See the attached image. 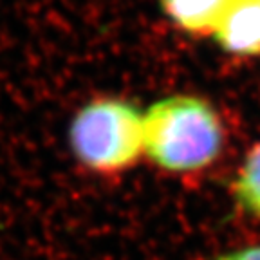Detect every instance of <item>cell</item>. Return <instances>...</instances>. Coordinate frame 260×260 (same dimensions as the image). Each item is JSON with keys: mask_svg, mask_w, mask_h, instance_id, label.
Here are the masks:
<instances>
[{"mask_svg": "<svg viewBox=\"0 0 260 260\" xmlns=\"http://www.w3.org/2000/svg\"><path fill=\"white\" fill-rule=\"evenodd\" d=\"M145 152L167 172H197L219 157L224 128L208 102L177 94L162 98L143 114Z\"/></svg>", "mask_w": 260, "mask_h": 260, "instance_id": "1", "label": "cell"}, {"mask_svg": "<svg viewBox=\"0 0 260 260\" xmlns=\"http://www.w3.org/2000/svg\"><path fill=\"white\" fill-rule=\"evenodd\" d=\"M71 146L90 170L103 174L125 170L145 152L143 114L123 100L90 102L71 125Z\"/></svg>", "mask_w": 260, "mask_h": 260, "instance_id": "2", "label": "cell"}, {"mask_svg": "<svg viewBox=\"0 0 260 260\" xmlns=\"http://www.w3.org/2000/svg\"><path fill=\"white\" fill-rule=\"evenodd\" d=\"M211 37L226 53L260 54V0H230Z\"/></svg>", "mask_w": 260, "mask_h": 260, "instance_id": "3", "label": "cell"}, {"mask_svg": "<svg viewBox=\"0 0 260 260\" xmlns=\"http://www.w3.org/2000/svg\"><path fill=\"white\" fill-rule=\"evenodd\" d=\"M230 0H161V6L179 29L190 35H213Z\"/></svg>", "mask_w": 260, "mask_h": 260, "instance_id": "4", "label": "cell"}, {"mask_svg": "<svg viewBox=\"0 0 260 260\" xmlns=\"http://www.w3.org/2000/svg\"><path fill=\"white\" fill-rule=\"evenodd\" d=\"M233 193L244 211L260 219V143L244 157L233 183Z\"/></svg>", "mask_w": 260, "mask_h": 260, "instance_id": "5", "label": "cell"}, {"mask_svg": "<svg viewBox=\"0 0 260 260\" xmlns=\"http://www.w3.org/2000/svg\"><path fill=\"white\" fill-rule=\"evenodd\" d=\"M219 260H260V246H246L219 256Z\"/></svg>", "mask_w": 260, "mask_h": 260, "instance_id": "6", "label": "cell"}]
</instances>
